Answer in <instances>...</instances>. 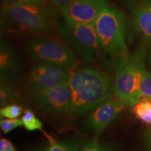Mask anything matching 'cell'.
Segmentation results:
<instances>
[{
    "instance_id": "obj_18",
    "label": "cell",
    "mask_w": 151,
    "mask_h": 151,
    "mask_svg": "<svg viewBox=\"0 0 151 151\" xmlns=\"http://www.w3.org/2000/svg\"><path fill=\"white\" fill-rule=\"evenodd\" d=\"M22 113V109L16 104H9L2 107L0 110L1 117L8 119H17Z\"/></svg>"
},
{
    "instance_id": "obj_12",
    "label": "cell",
    "mask_w": 151,
    "mask_h": 151,
    "mask_svg": "<svg viewBox=\"0 0 151 151\" xmlns=\"http://www.w3.org/2000/svg\"><path fill=\"white\" fill-rule=\"evenodd\" d=\"M18 59L10 43L1 41L0 44V74L1 82L9 81L17 73Z\"/></svg>"
},
{
    "instance_id": "obj_7",
    "label": "cell",
    "mask_w": 151,
    "mask_h": 151,
    "mask_svg": "<svg viewBox=\"0 0 151 151\" xmlns=\"http://www.w3.org/2000/svg\"><path fill=\"white\" fill-rule=\"evenodd\" d=\"M69 70L52 64L38 62L29 76V91L33 97L69 82Z\"/></svg>"
},
{
    "instance_id": "obj_15",
    "label": "cell",
    "mask_w": 151,
    "mask_h": 151,
    "mask_svg": "<svg viewBox=\"0 0 151 151\" xmlns=\"http://www.w3.org/2000/svg\"><path fill=\"white\" fill-rule=\"evenodd\" d=\"M23 126L29 131H34L37 129H41L43 124L37 118L32 111L27 110L24 112V116L22 117Z\"/></svg>"
},
{
    "instance_id": "obj_9",
    "label": "cell",
    "mask_w": 151,
    "mask_h": 151,
    "mask_svg": "<svg viewBox=\"0 0 151 151\" xmlns=\"http://www.w3.org/2000/svg\"><path fill=\"white\" fill-rule=\"evenodd\" d=\"M130 11L133 27L148 46L146 61L151 67V9L144 0H132Z\"/></svg>"
},
{
    "instance_id": "obj_3",
    "label": "cell",
    "mask_w": 151,
    "mask_h": 151,
    "mask_svg": "<svg viewBox=\"0 0 151 151\" xmlns=\"http://www.w3.org/2000/svg\"><path fill=\"white\" fill-rule=\"evenodd\" d=\"M148 46L143 41L125 63L116 69L113 90L115 95L123 106L130 108L139 102L138 98L141 73L147 59Z\"/></svg>"
},
{
    "instance_id": "obj_19",
    "label": "cell",
    "mask_w": 151,
    "mask_h": 151,
    "mask_svg": "<svg viewBox=\"0 0 151 151\" xmlns=\"http://www.w3.org/2000/svg\"><path fill=\"white\" fill-rule=\"evenodd\" d=\"M23 125L22 119H3L0 121L1 129L4 133H9L16 127Z\"/></svg>"
},
{
    "instance_id": "obj_16",
    "label": "cell",
    "mask_w": 151,
    "mask_h": 151,
    "mask_svg": "<svg viewBox=\"0 0 151 151\" xmlns=\"http://www.w3.org/2000/svg\"><path fill=\"white\" fill-rule=\"evenodd\" d=\"M80 143L76 141H65L55 143L45 151H80Z\"/></svg>"
},
{
    "instance_id": "obj_1",
    "label": "cell",
    "mask_w": 151,
    "mask_h": 151,
    "mask_svg": "<svg viewBox=\"0 0 151 151\" xmlns=\"http://www.w3.org/2000/svg\"><path fill=\"white\" fill-rule=\"evenodd\" d=\"M68 83L71 90L69 110L75 114H86L110 97V76L96 68L83 67L75 71Z\"/></svg>"
},
{
    "instance_id": "obj_13",
    "label": "cell",
    "mask_w": 151,
    "mask_h": 151,
    "mask_svg": "<svg viewBox=\"0 0 151 151\" xmlns=\"http://www.w3.org/2000/svg\"><path fill=\"white\" fill-rule=\"evenodd\" d=\"M132 109L136 116L141 121L151 124V99L141 98Z\"/></svg>"
},
{
    "instance_id": "obj_4",
    "label": "cell",
    "mask_w": 151,
    "mask_h": 151,
    "mask_svg": "<svg viewBox=\"0 0 151 151\" xmlns=\"http://www.w3.org/2000/svg\"><path fill=\"white\" fill-rule=\"evenodd\" d=\"M1 15L35 32L46 31L53 22L52 15L42 5L4 4Z\"/></svg>"
},
{
    "instance_id": "obj_26",
    "label": "cell",
    "mask_w": 151,
    "mask_h": 151,
    "mask_svg": "<svg viewBox=\"0 0 151 151\" xmlns=\"http://www.w3.org/2000/svg\"><path fill=\"white\" fill-rule=\"evenodd\" d=\"M148 130H150V131H151V127H150V128H149V129H148Z\"/></svg>"
},
{
    "instance_id": "obj_23",
    "label": "cell",
    "mask_w": 151,
    "mask_h": 151,
    "mask_svg": "<svg viewBox=\"0 0 151 151\" xmlns=\"http://www.w3.org/2000/svg\"><path fill=\"white\" fill-rule=\"evenodd\" d=\"M143 141L148 151H151V131L150 130L143 134Z\"/></svg>"
},
{
    "instance_id": "obj_5",
    "label": "cell",
    "mask_w": 151,
    "mask_h": 151,
    "mask_svg": "<svg viewBox=\"0 0 151 151\" xmlns=\"http://www.w3.org/2000/svg\"><path fill=\"white\" fill-rule=\"evenodd\" d=\"M58 31L74 44L85 60H93L102 50L94 24L66 21L65 25L58 27Z\"/></svg>"
},
{
    "instance_id": "obj_10",
    "label": "cell",
    "mask_w": 151,
    "mask_h": 151,
    "mask_svg": "<svg viewBox=\"0 0 151 151\" xmlns=\"http://www.w3.org/2000/svg\"><path fill=\"white\" fill-rule=\"evenodd\" d=\"M41 108L50 112L63 113L70 109L71 90L68 83L37 94L35 97Z\"/></svg>"
},
{
    "instance_id": "obj_24",
    "label": "cell",
    "mask_w": 151,
    "mask_h": 151,
    "mask_svg": "<svg viewBox=\"0 0 151 151\" xmlns=\"http://www.w3.org/2000/svg\"><path fill=\"white\" fill-rule=\"evenodd\" d=\"M73 1V0H52V2L55 6L61 9L62 7L68 5Z\"/></svg>"
},
{
    "instance_id": "obj_11",
    "label": "cell",
    "mask_w": 151,
    "mask_h": 151,
    "mask_svg": "<svg viewBox=\"0 0 151 151\" xmlns=\"http://www.w3.org/2000/svg\"><path fill=\"white\" fill-rule=\"evenodd\" d=\"M122 106L116 95L110 96L92 111L87 120V126L96 132H102L116 118Z\"/></svg>"
},
{
    "instance_id": "obj_2",
    "label": "cell",
    "mask_w": 151,
    "mask_h": 151,
    "mask_svg": "<svg viewBox=\"0 0 151 151\" xmlns=\"http://www.w3.org/2000/svg\"><path fill=\"white\" fill-rule=\"evenodd\" d=\"M101 49L111 58L116 70L129 60L125 40V19L118 9L107 5L94 23Z\"/></svg>"
},
{
    "instance_id": "obj_27",
    "label": "cell",
    "mask_w": 151,
    "mask_h": 151,
    "mask_svg": "<svg viewBox=\"0 0 151 151\" xmlns=\"http://www.w3.org/2000/svg\"><path fill=\"white\" fill-rule=\"evenodd\" d=\"M41 151H45V150H41Z\"/></svg>"
},
{
    "instance_id": "obj_21",
    "label": "cell",
    "mask_w": 151,
    "mask_h": 151,
    "mask_svg": "<svg viewBox=\"0 0 151 151\" xmlns=\"http://www.w3.org/2000/svg\"><path fill=\"white\" fill-rule=\"evenodd\" d=\"M80 151H113L110 149L101 146L97 141H89L81 148Z\"/></svg>"
},
{
    "instance_id": "obj_22",
    "label": "cell",
    "mask_w": 151,
    "mask_h": 151,
    "mask_svg": "<svg viewBox=\"0 0 151 151\" xmlns=\"http://www.w3.org/2000/svg\"><path fill=\"white\" fill-rule=\"evenodd\" d=\"M0 151H16L14 145L6 139L0 140Z\"/></svg>"
},
{
    "instance_id": "obj_25",
    "label": "cell",
    "mask_w": 151,
    "mask_h": 151,
    "mask_svg": "<svg viewBox=\"0 0 151 151\" xmlns=\"http://www.w3.org/2000/svg\"><path fill=\"white\" fill-rule=\"evenodd\" d=\"M147 3V4H148L149 6H150V8L151 9V0H144Z\"/></svg>"
},
{
    "instance_id": "obj_14",
    "label": "cell",
    "mask_w": 151,
    "mask_h": 151,
    "mask_svg": "<svg viewBox=\"0 0 151 151\" xmlns=\"http://www.w3.org/2000/svg\"><path fill=\"white\" fill-rule=\"evenodd\" d=\"M138 98L139 100L141 98H148L151 99V73L147 70L146 67L143 68L141 73Z\"/></svg>"
},
{
    "instance_id": "obj_17",
    "label": "cell",
    "mask_w": 151,
    "mask_h": 151,
    "mask_svg": "<svg viewBox=\"0 0 151 151\" xmlns=\"http://www.w3.org/2000/svg\"><path fill=\"white\" fill-rule=\"evenodd\" d=\"M15 100V94L10 87L4 82H1L0 87V105L1 107L11 104Z\"/></svg>"
},
{
    "instance_id": "obj_20",
    "label": "cell",
    "mask_w": 151,
    "mask_h": 151,
    "mask_svg": "<svg viewBox=\"0 0 151 151\" xmlns=\"http://www.w3.org/2000/svg\"><path fill=\"white\" fill-rule=\"evenodd\" d=\"M46 0H3L4 4L42 5Z\"/></svg>"
},
{
    "instance_id": "obj_8",
    "label": "cell",
    "mask_w": 151,
    "mask_h": 151,
    "mask_svg": "<svg viewBox=\"0 0 151 151\" xmlns=\"http://www.w3.org/2000/svg\"><path fill=\"white\" fill-rule=\"evenodd\" d=\"M106 6V0H73L60 11L66 21L94 24Z\"/></svg>"
},
{
    "instance_id": "obj_6",
    "label": "cell",
    "mask_w": 151,
    "mask_h": 151,
    "mask_svg": "<svg viewBox=\"0 0 151 151\" xmlns=\"http://www.w3.org/2000/svg\"><path fill=\"white\" fill-rule=\"evenodd\" d=\"M30 53L38 62L52 64L69 70L74 67L76 58L67 46L59 41L33 39L29 43Z\"/></svg>"
}]
</instances>
